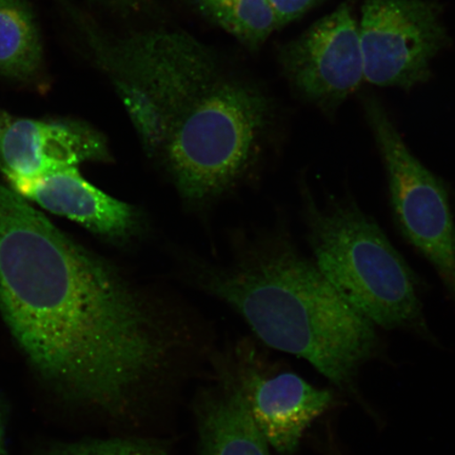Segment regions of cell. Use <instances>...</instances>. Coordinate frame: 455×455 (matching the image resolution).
<instances>
[{"mask_svg":"<svg viewBox=\"0 0 455 455\" xmlns=\"http://www.w3.org/2000/svg\"><path fill=\"white\" fill-rule=\"evenodd\" d=\"M0 315L57 396L110 419L138 413L180 349L116 269L3 185Z\"/></svg>","mask_w":455,"mask_h":455,"instance_id":"1","label":"cell"},{"mask_svg":"<svg viewBox=\"0 0 455 455\" xmlns=\"http://www.w3.org/2000/svg\"><path fill=\"white\" fill-rule=\"evenodd\" d=\"M207 287L240 313L264 344L311 363L360 400L357 379L382 355L378 327L340 297L287 233L277 232Z\"/></svg>","mask_w":455,"mask_h":455,"instance_id":"2","label":"cell"},{"mask_svg":"<svg viewBox=\"0 0 455 455\" xmlns=\"http://www.w3.org/2000/svg\"><path fill=\"white\" fill-rule=\"evenodd\" d=\"M301 216L312 259L347 303L378 328L437 343L427 323L422 282L349 191L320 201L301 176Z\"/></svg>","mask_w":455,"mask_h":455,"instance_id":"3","label":"cell"},{"mask_svg":"<svg viewBox=\"0 0 455 455\" xmlns=\"http://www.w3.org/2000/svg\"><path fill=\"white\" fill-rule=\"evenodd\" d=\"M270 118V100L256 87L170 129L159 150L181 196L202 203L235 186L252 166Z\"/></svg>","mask_w":455,"mask_h":455,"instance_id":"4","label":"cell"},{"mask_svg":"<svg viewBox=\"0 0 455 455\" xmlns=\"http://www.w3.org/2000/svg\"><path fill=\"white\" fill-rule=\"evenodd\" d=\"M363 105L397 229L432 266L455 305V221L447 185L409 149L382 102L366 96Z\"/></svg>","mask_w":455,"mask_h":455,"instance_id":"5","label":"cell"},{"mask_svg":"<svg viewBox=\"0 0 455 455\" xmlns=\"http://www.w3.org/2000/svg\"><path fill=\"white\" fill-rule=\"evenodd\" d=\"M358 28L365 81L379 87L428 81L431 61L449 43L440 5L429 0H366Z\"/></svg>","mask_w":455,"mask_h":455,"instance_id":"6","label":"cell"},{"mask_svg":"<svg viewBox=\"0 0 455 455\" xmlns=\"http://www.w3.org/2000/svg\"><path fill=\"white\" fill-rule=\"evenodd\" d=\"M284 73L307 101L332 114L365 81L360 28L348 4L284 44Z\"/></svg>","mask_w":455,"mask_h":455,"instance_id":"7","label":"cell"},{"mask_svg":"<svg viewBox=\"0 0 455 455\" xmlns=\"http://www.w3.org/2000/svg\"><path fill=\"white\" fill-rule=\"evenodd\" d=\"M229 370L261 435L281 455L297 452L305 432L334 402L331 391L297 373L268 371L252 351H244Z\"/></svg>","mask_w":455,"mask_h":455,"instance_id":"8","label":"cell"},{"mask_svg":"<svg viewBox=\"0 0 455 455\" xmlns=\"http://www.w3.org/2000/svg\"><path fill=\"white\" fill-rule=\"evenodd\" d=\"M107 159L104 138L87 124L20 117L0 109V172L9 184Z\"/></svg>","mask_w":455,"mask_h":455,"instance_id":"9","label":"cell"},{"mask_svg":"<svg viewBox=\"0 0 455 455\" xmlns=\"http://www.w3.org/2000/svg\"><path fill=\"white\" fill-rule=\"evenodd\" d=\"M10 188L28 202L76 221L108 240L124 242L140 229L139 212L90 184L78 167L57 170L36 180L12 181Z\"/></svg>","mask_w":455,"mask_h":455,"instance_id":"10","label":"cell"},{"mask_svg":"<svg viewBox=\"0 0 455 455\" xmlns=\"http://www.w3.org/2000/svg\"><path fill=\"white\" fill-rule=\"evenodd\" d=\"M196 405L199 455H271L228 368Z\"/></svg>","mask_w":455,"mask_h":455,"instance_id":"11","label":"cell"},{"mask_svg":"<svg viewBox=\"0 0 455 455\" xmlns=\"http://www.w3.org/2000/svg\"><path fill=\"white\" fill-rule=\"evenodd\" d=\"M0 76L36 89L47 85L42 34L28 0H0Z\"/></svg>","mask_w":455,"mask_h":455,"instance_id":"12","label":"cell"},{"mask_svg":"<svg viewBox=\"0 0 455 455\" xmlns=\"http://www.w3.org/2000/svg\"><path fill=\"white\" fill-rule=\"evenodd\" d=\"M213 24L236 37L250 49H258L276 30L268 0H191Z\"/></svg>","mask_w":455,"mask_h":455,"instance_id":"13","label":"cell"},{"mask_svg":"<svg viewBox=\"0 0 455 455\" xmlns=\"http://www.w3.org/2000/svg\"><path fill=\"white\" fill-rule=\"evenodd\" d=\"M38 455H170L161 443L138 437H110L56 443Z\"/></svg>","mask_w":455,"mask_h":455,"instance_id":"14","label":"cell"},{"mask_svg":"<svg viewBox=\"0 0 455 455\" xmlns=\"http://www.w3.org/2000/svg\"><path fill=\"white\" fill-rule=\"evenodd\" d=\"M322 2L323 0H268L275 16L277 28L300 19Z\"/></svg>","mask_w":455,"mask_h":455,"instance_id":"15","label":"cell"},{"mask_svg":"<svg viewBox=\"0 0 455 455\" xmlns=\"http://www.w3.org/2000/svg\"><path fill=\"white\" fill-rule=\"evenodd\" d=\"M106 7L114 9L119 13H134L144 9L151 0H92Z\"/></svg>","mask_w":455,"mask_h":455,"instance_id":"16","label":"cell"},{"mask_svg":"<svg viewBox=\"0 0 455 455\" xmlns=\"http://www.w3.org/2000/svg\"><path fill=\"white\" fill-rule=\"evenodd\" d=\"M0 455H7L5 451V429L2 409H0Z\"/></svg>","mask_w":455,"mask_h":455,"instance_id":"17","label":"cell"}]
</instances>
